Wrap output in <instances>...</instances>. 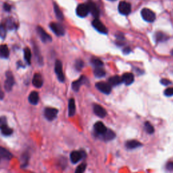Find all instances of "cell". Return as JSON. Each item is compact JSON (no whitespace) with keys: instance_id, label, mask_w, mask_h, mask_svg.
I'll use <instances>...</instances> for the list:
<instances>
[{"instance_id":"obj_1","label":"cell","mask_w":173,"mask_h":173,"mask_svg":"<svg viewBox=\"0 0 173 173\" xmlns=\"http://www.w3.org/2000/svg\"><path fill=\"white\" fill-rule=\"evenodd\" d=\"M141 14L142 18L145 21L152 22L156 20V14L148 8H143Z\"/></svg>"},{"instance_id":"obj_2","label":"cell","mask_w":173,"mask_h":173,"mask_svg":"<svg viewBox=\"0 0 173 173\" xmlns=\"http://www.w3.org/2000/svg\"><path fill=\"white\" fill-rule=\"evenodd\" d=\"M50 29L57 36H63L65 33V30L62 25L56 22H51L49 25Z\"/></svg>"},{"instance_id":"obj_3","label":"cell","mask_w":173,"mask_h":173,"mask_svg":"<svg viewBox=\"0 0 173 173\" xmlns=\"http://www.w3.org/2000/svg\"><path fill=\"white\" fill-rule=\"evenodd\" d=\"M118 11L122 15H128L131 11V4L126 1H120L118 5Z\"/></svg>"},{"instance_id":"obj_4","label":"cell","mask_w":173,"mask_h":173,"mask_svg":"<svg viewBox=\"0 0 173 173\" xmlns=\"http://www.w3.org/2000/svg\"><path fill=\"white\" fill-rule=\"evenodd\" d=\"M58 110L56 108H47L45 109L44 111V115L45 117L47 118V120L51 121L54 120L56 118L58 115Z\"/></svg>"},{"instance_id":"obj_5","label":"cell","mask_w":173,"mask_h":173,"mask_svg":"<svg viewBox=\"0 0 173 173\" xmlns=\"http://www.w3.org/2000/svg\"><path fill=\"white\" fill-rule=\"evenodd\" d=\"M55 72L56 73L57 76L59 79V81L61 82H64L65 79L64 74L63 73V70H62V64L61 61L60 60H56L55 63Z\"/></svg>"},{"instance_id":"obj_6","label":"cell","mask_w":173,"mask_h":173,"mask_svg":"<svg viewBox=\"0 0 173 173\" xmlns=\"http://www.w3.org/2000/svg\"><path fill=\"white\" fill-rule=\"evenodd\" d=\"M6 80L5 81V85H4V87L7 92H10L12 90V89L14 84V79L12 74V72H8L6 73Z\"/></svg>"},{"instance_id":"obj_7","label":"cell","mask_w":173,"mask_h":173,"mask_svg":"<svg viewBox=\"0 0 173 173\" xmlns=\"http://www.w3.org/2000/svg\"><path fill=\"white\" fill-rule=\"evenodd\" d=\"M92 25L97 31L99 32V33L103 34L108 33V29H107L106 27L104 26V24L97 19H95L93 20Z\"/></svg>"},{"instance_id":"obj_8","label":"cell","mask_w":173,"mask_h":173,"mask_svg":"<svg viewBox=\"0 0 173 173\" xmlns=\"http://www.w3.org/2000/svg\"><path fill=\"white\" fill-rule=\"evenodd\" d=\"M96 87L100 92L105 94H110L112 91V87L109 83L105 82H99L96 84Z\"/></svg>"},{"instance_id":"obj_9","label":"cell","mask_w":173,"mask_h":173,"mask_svg":"<svg viewBox=\"0 0 173 173\" xmlns=\"http://www.w3.org/2000/svg\"><path fill=\"white\" fill-rule=\"evenodd\" d=\"M37 31L39 35V37L41 38V39L42 40L43 42L47 43V42L51 41V37L49 35L48 33H47V32L45 31L42 27L37 26Z\"/></svg>"},{"instance_id":"obj_10","label":"cell","mask_w":173,"mask_h":173,"mask_svg":"<svg viewBox=\"0 0 173 173\" xmlns=\"http://www.w3.org/2000/svg\"><path fill=\"white\" fill-rule=\"evenodd\" d=\"M76 14L79 16L81 18H84L86 16V15L89 14V9L86 4H81L77 6L76 8Z\"/></svg>"},{"instance_id":"obj_11","label":"cell","mask_w":173,"mask_h":173,"mask_svg":"<svg viewBox=\"0 0 173 173\" xmlns=\"http://www.w3.org/2000/svg\"><path fill=\"white\" fill-rule=\"evenodd\" d=\"M93 112L95 115L100 118H104L107 115L106 110L102 106L98 105V104H95L93 106Z\"/></svg>"},{"instance_id":"obj_12","label":"cell","mask_w":173,"mask_h":173,"mask_svg":"<svg viewBox=\"0 0 173 173\" xmlns=\"http://www.w3.org/2000/svg\"><path fill=\"white\" fill-rule=\"evenodd\" d=\"M86 5H87L89 9V12L92 14L93 16L95 17V19H97L99 15V11L97 6L94 3H93V2H89Z\"/></svg>"},{"instance_id":"obj_13","label":"cell","mask_w":173,"mask_h":173,"mask_svg":"<svg viewBox=\"0 0 173 173\" xmlns=\"http://www.w3.org/2000/svg\"><path fill=\"white\" fill-rule=\"evenodd\" d=\"M83 156H84L83 152H79V151H74L70 154V160H71L72 163L76 164L77 162H79L83 158Z\"/></svg>"},{"instance_id":"obj_14","label":"cell","mask_w":173,"mask_h":173,"mask_svg":"<svg viewBox=\"0 0 173 173\" xmlns=\"http://www.w3.org/2000/svg\"><path fill=\"white\" fill-rule=\"evenodd\" d=\"M94 129L95 131L96 132V133L98 134L100 136L104 135L106 132L107 130H108L105 125H104L103 122H96V123L94 124Z\"/></svg>"},{"instance_id":"obj_15","label":"cell","mask_w":173,"mask_h":173,"mask_svg":"<svg viewBox=\"0 0 173 173\" xmlns=\"http://www.w3.org/2000/svg\"><path fill=\"white\" fill-rule=\"evenodd\" d=\"M121 79L122 83H124L125 85H130L134 82V75L130 72H127L122 75Z\"/></svg>"},{"instance_id":"obj_16","label":"cell","mask_w":173,"mask_h":173,"mask_svg":"<svg viewBox=\"0 0 173 173\" xmlns=\"http://www.w3.org/2000/svg\"><path fill=\"white\" fill-rule=\"evenodd\" d=\"M86 81V79L85 76H81L79 80L75 81L72 83V89H73L74 92H78L79 89H80L81 87V86L83 85V84H85Z\"/></svg>"},{"instance_id":"obj_17","label":"cell","mask_w":173,"mask_h":173,"mask_svg":"<svg viewBox=\"0 0 173 173\" xmlns=\"http://www.w3.org/2000/svg\"><path fill=\"white\" fill-rule=\"evenodd\" d=\"M43 81L41 75L39 74H35L34 75L33 79V85L35 86L36 88H40L43 85Z\"/></svg>"},{"instance_id":"obj_18","label":"cell","mask_w":173,"mask_h":173,"mask_svg":"<svg viewBox=\"0 0 173 173\" xmlns=\"http://www.w3.org/2000/svg\"><path fill=\"white\" fill-rule=\"evenodd\" d=\"M125 145H126L127 148H128L129 149H133L137 148V147H141L142 145V144L140 142H139L138 141L130 140L126 142Z\"/></svg>"},{"instance_id":"obj_19","label":"cell","mask_w":173,"mask_h":173,"mask_svg":"<svg viewBox=\"0 0 173 173\" xmlns=\"http://www.w3.org/2000/svg\"><path fill=\"white\" fill-rule=\"evenodd\" d=\"M39 94L37 92H33L30 93L29 96V101L33 105H37L39 102Z\"/></svg>"},{"instance_id":"obj_20","label":"cell","mask_w":173,"mask_h":173,"mask_svg":"<svg viewBox=\"0 0 173 173\" xmlns=\"http://www.w3.org/2000/svg\"><path fill=\"white\" fill-rule=\"evenodd\" d=\"M76 112V106L74 99H70L68 102V115L69 117H73Z\"/></svg>"},{"instance_id":"obj_21","label":"cell","mask_w":173,"mask_h":173,"mask_svg":"<svg viewBox=\"0 0 173 173\" xmlns=\"http://www.w3.org/2000/svg\"><path fill=\"white\" fill-rule=\"evenodd\" d=\"M101 136L104 141H111L116 137V134L112 130L108 129L106 133Z\"/></svg>"},{"instance_id":"obj_22","label":"cell","mask_w":173,"mask_h":173,"mask_svg":"<svg viewBox=\"0 0 173 173\" xmlns=\"http://www.w3.org/2000/svg\"><path fill=\"white\" fill-rule=\"evenodd\" d=\"M12 158V155L8 150L0 147V159L4 158L6 160H10Z\"/></svg>"},{"instance_id":"obj_23","label":"cell","mask_w":173,"mask_h":173,"mask_svg":"<svg viewBox=\"0 0 173 173\" xmlns=\"http://www.w3.org/2000/svg\"><path fill=\"white\" fill-rule=\"evenodd\" d=\"M10 55L9 49L6 45H0V58H8Z\"/></svg>"},{"instance_id":"obj_24","label":"cell","mask_w":173,"mask_h":173,"mask_svg":"<svg viewBox=\"0 0 173 173\" xmlns=\"http://www.w3.org/2000/svg\"><path fill=\"white\" fill-rule=\"evenodd\" d=\"M169 38L168 36L166 35L165 33H162V32L158 31L157 32L155 35V39H156V41L157 42H164L167 41L168 39Z\"/></svg>"},{"instance_id":"obj_25","label":"cell","mask_w":173,"mask_h":173,"mask_svg":"<svg viewBox=\"0 0 173 173\" xmlns=\"http://www.w3.org/2000/svg\"><path fill=\"white\" fill-rule=\"evenodd\" d=\"M108 82L110 86H117V85H120V84L122 83V79H121V77L116 75V76H113L110 77V78L109 79Z\"/></svg>"},{"instance_id":"obj_26","label":"cell","mask_w":173,"mask_h":173,"mask_svg":"<svg viewBox=\"0 0 173 173\" xmlns=\"http://www.w3.org/2000/svg\"><path fill=\"white\" fill-rule=\"evenodd\" d=\"M24 56L26 62L30 64L31 62V51L29 47H26L24 50Z\"/></svg>"},{"instance_id":"obj_27","label":"cell","mask_w":173,"mask_h":173,"mask_svg":"<svg viewBox=\"0 0 173 173\" xmlns=\"http://www.w3.org/2000/svg\"><path fill=\"white\" fill-rule=\"evenodd\" d=\"M94 74L95 76L100 78V77H103L105 76L106 71L102 67L95 68V69L94 70Z\"/></svg>"},{"instance_id":"obj_28","label":"cell","mask_w":173,"mask_h":173,"mask_svg":"<svg viewBox=\"0 0 173 173\" xmlns=\"http://www.w3.org/2000/svg\"><path fill=\"white\" fill-rule=\"evenodd\" d=\"M54 12H55V13H56V17L58 18L59 20H63L64 16H63L62 11L60 10V9L59 8L58 6L56 4H54Z\"/></svg>"},{"instance_id":"obj_29","label":"cell","mask_w":173,"mask_h":173,"mask_svg":"<svg viewBox=\"0 0 173 173\" xmlns=\"http://www.w3.org/2000/svg\"><path fill=\"white\" fill-rule=\"evenodd\" d=\"M92 64L95 66V68H99V67H102L104 66V63L101 60H99V58H93L92 59Z\"/></svg>"},{"instance_id":"obj_30","label":"cell","mask_w":173,"mask_h":173,"mask_svg":"<svg viewBox=\"0 0 173 173\" xmlns=\"http://www.w3.org/2000/svg\"><path fill=\"white\" fill-rule=\"evenodd\" d=\"M144 124H145L144 125L145 129V131H147V133H149V134L154 133V127L151 124V123H150V122H145Z\"/></svg>"},{"instance_id":"obj_31","label":"cell","mask_w":173,"mask_h":173,"mask_svg":"<svg viewBox=\"0 0 173 173\" xmlns=\"http://www.w3.org/2000/svg\"><path fill=\"white\" fill-rule=\"evenodd\" d=\"M6 29L8 28V29H16V25L14 21L12 19H8V20L6 21Z\"/></svg>"},{"instance_id":"obj_32","label":"cell","mask_w":173,"mask_h":173,"mask_svg":"<svg viewBox=\"0 0 173 173\" xmlns=\"http://www.w3.org/2000/svg\"><path fill=\"white\" fill-rule=\"evenodd\" d=\"M1 130L2 134H3V135H6V136L12 135V133H13V130L12 129H10V127H8V126L4 127V128H2Z\"/></svg>"},{"instance_id":"obj_33","label":"cell","mask_w":173,"mask_h":173,"mask_svg":"<svg viewBox=\"0 0 173 173\" xmlns=\"http://www.w3.org/2000/svg\"><path fill=\"white\" fill-rule=\"evenodd\" d=\"M6 31L7 29L5 25L0 24V37L4 39L6 36Z\"/></svg>"},{"instance_id":"obj_34","label":"cell","mask_w":173,"mask_h":173,"mask_svg":"<svg viewBox=\"0 0 173 173\" xmlns=\"http://www.w3.org/2000/svg\"><path fill=\"white\" fill-rule=\"evenodd\" d=\"M86 167V164H81L79 165V167L76 168L75 173H83L84 171L85 170Z\"/></svg>"},{"instance_id":"obj_35","label":"cell","mask_w":173,"mask_h":173,"mask_svg":"<svg viewBox=\"0 0 173 173\" xmlns=\"http://www.w3.org/2000/svg\"><path fill=\"white\" fill-rule=\"evenodd\" d=\"M84 66V63L81 60H77L75 62V68L77 70H81Z\"/></svg>"},{"instance_id":"obj_36","label":"cell","mask_w":173,"mask_h":173,"mask_svg":"<svg viewBox=\"0 0 173 173\" xmlns=\"http://www.w3.org/2000/svg\"><path fill=\"white\" fill-rule=\"evenodd\" d=\"M7 126V120L5 117H0V129L4 128V127Z\"/></svg>"},{"instance_id":"obj_37","label":"cell","mask_w":173,"mask_h":173,"mask_svg":"<svg viewBox=\"0 0 173 173\" xmlns=\"http://www.w3.org/2000/svg\"><path fill=\"white\" fill-rule=\"evenodd\" d=\"M164 95L166 96L170 97V96H172L173 95V87H170V88H168L164 91Z\"/></svg>"},{"instance_id":"obj_38","label":"cell","mask_w":173,"mask_h":173,"mask_svg":"<svg viewBox=\"0 0 173 173\" xmlns=\"http://www.w3.org/2000/svg\"><path fill=\"white\" fill-rule=\"evenodd\" d=\"M160 83H161V84H162L163 85L167 86V85H170V84L172 83V82L168 80V79H163L160 81Z\"/></svg>"},{"instance_id":"obj_39","label":"cell","mask_w":173,"mask_h":173,"mask_svg":"<svg viewBox=\"0 0 173 173\" xmlns=\"http://www.w3.org/2000/svg\"><path fill=\"white\" fill-rule=\"evenodd\" d=\"M167 169L169 171H173V162H169L167 163Z\"/></svg>"},{"instance_id":"obj_40","label":"cell","mask_w":173,"mask_h":173,"mask_svg":"<svg viewBox=\"0 0 173 173\" xmlns=\"http://www.w3.org/2000/svg\"><path fill=\"white\" fill-rule=\"evenodd\" d=\"M4 10L7 11V12H10V11L11 10V6L10 5V4L5 3L4 4Z\"/></svg>"},{"instance_id":"obj_41","label":"cell","mask_w":173,"mask_h":173,"mask_svg":"<svg viewBox=\"0 0 173 173\" xmlns=\"http://www.w3.org/2000/svg\"><path fill=\"white\" fill-rule=\"evenodd\" d=\"M131 51V48H130V47H125V48L123 49V53H124V54H129Z\"/></svg>"},{"instance_id":"obj_42","label":"cell","mask_w":173,"mask_h":173,"mask_svg":"<svg viewBox=\"0 0 173 173\" xmlns=\"http://www.w3.org/2000/svg\"><path fill=\"white\" fill-rule=\"evenodd\" d=\"M3 97H4V93L1 92H0V99H3Z\"/></svg>"},{"instance_id":"obj_43","label":"cell","mask_w":173,"mask_h":173,"mask_svg":"<svg viewBox=\"0 0 173 173\" xmlns=\"http://www.w3.org/2000/svg\"><path fill=\"white\" fill-rule=\"evenodd\" d=\"M170 53H171V55L173 56V49L171 50V51H170Z\"/></svg>"},{"instance_id":"obj_44","label":"cell","mask_w":173,"mask_h":173,"mask_svg":"<svg viewBox=\"0 0 173 173\" xmlns=\"http://www.w3.org/2000/svg\"><path fill=\"white\" fill-rule=\"evenodd\" d=\"M109 1H116V0H109Z\"/></svg>"}]
</instances>
